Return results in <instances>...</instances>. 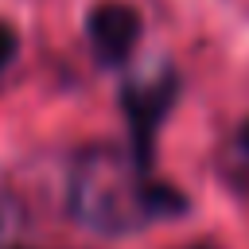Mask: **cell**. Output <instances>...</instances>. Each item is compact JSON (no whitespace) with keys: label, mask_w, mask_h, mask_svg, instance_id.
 I'll return each instance as SVG.
<instances>
[{"label":"cell","mask_w":249,"mask_h":249,"mask_svg":"<svg viewBox=\"0 0 249 249\" xmlns=\"http://www.w3.org/2000/svg\"><path fill=\"white\" fill-rule=\"evenodd\" d=\"M187 210V198L152 179L128 148L97 144L74 160L70 171V214L97 233H132L148 222L175 218Z\"/></svg>","instance_id":"1"},{"label":"cell","mask_w":249,"mask_h":249,"mask_svg":"<svg viewBox=\"0 0 249 249\" xmlns=\"http://www.w3.org/2000/svg\"><path fill=\"white\" fill-rule=\"evenodd\" d=\"M175 97H179V74L171 66H152V70L128 78L124 89H121V109H124V121H128V152L148 167H152L156 128L167 117Z\"/></svg>","instance_id":"2"},{"label":"cell","mask_w":249,"mask_h":249,"mask_svg":"<svg viewBox=\"0 0 249 249\" xmlns=\"http://www.w3.org/2000/svg\"><path fill=\"white\" fill-rule=\"evenodd\" d=\"M86 39L89 51L101 66H121L128 62L136 39H140V16L136 8L121 4V0H101L89 8L86 16Z\"/></svg>","instance_id":"3"},{"label":"cell","mask_w":249,"mask_h":249,"mask_svg":"<svg viewBox=\"0 0 249 249\" xmlns=\"http://www.w3.org/2000/svg\"><path fill=\"white\" fill-rule=\"evenodd\" d=\"M222 175H226V183L237 191V195H245L249 198V121L233 132V140L226 144V152H222Z\"/></svg>","instance_id":"4"},{"label":"cell","mask_w":249,"mask_h":249,"mask_svg":"<svg viewBox=\"0 0 249 249\" xmlns=\"http://www.w3.org/2000/svg\"><path fill=\"white\" fill-rule=\"evenodd\" d=\"M12 54H16V31L8 23H0V70L12 62Z\"/></svg>","instance_id":"5"},{"label":"cell","mask_w":249,"mask_h":249,"mask_svg":"<svg viewBox=\"0 0 249 249\" xmlns=\"http://www.w3.org/2000/svg\"><path fill=\"white\" fill-rule=\"evenodd\" d=\"M191 249H210V245H191Z\"/></svg>","instance_id":"6"}]
</instances>
